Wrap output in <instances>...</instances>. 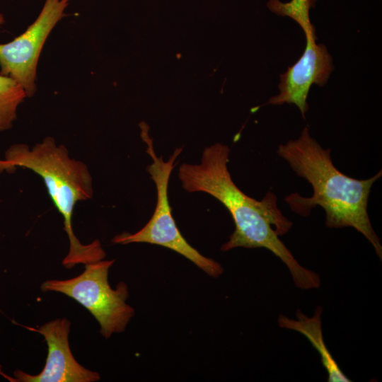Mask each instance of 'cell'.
I'll use <instances>...</instances> for the list:
<instances>
[{
    "label": "cell",
    "mask_w": 382,
    "mask_h": 382,
    "mask_svg": "<svg viewBox=\"0 0 382 382\" xmlns=\"http://www.w3.org/2000/svg\"><path fill=\"white\" fill-rule=\"evenodd\" d=\"M141 136L147 145L146 152L153 162L146 167L147 172L156 187L157 200L153 215L146 225L134 233H123L113 238L112 242L119 244L146 243L170 249L192 262L199 268L212 277L223 272L221 265L202 255L190 245L181 234L170 207L168 187L169 178L175 167V160L181 154L182 148H177L167 161L155 152L153 141L148 134L146 124H140Z\"/></svg>",
    "instance_id": "277c9868"
},
{
    "label": "cell",
    "mask_w": 382,
    "mask_h": 382,
    "mask_svg": "<svg viewBox=\"0 0 382 382\" xmlns=\"http://www.w3.org/2000/svg\"><path fill=\"white\" fill-rule=\"evenodd\" d=\"M70 327V321L62 318L37 328H28L44 337L47 356L43 369L36 375L16 370V382H95L100 379L98 372L85 368L73 356L69 343Z\"/></svg>",
    "instance_id": "ba28073f"
},
{
    "label": "cell",
    "mask_w": 382,
    "mask_h": 382,
    "mask_svg": "<svg viewBox=\"0 0 382 382\" xmlns=\"http://www.w3.org/2000/svg\"><path fill=\"white\" fill-rule=\"evenodd\" d=\"M316 0H290L282 2L280 0H269L267 8L274 13L287 16L296 21L304 33L315 31L310 21L309 12L314 7Z\"/></svg>",
    "instance_id": "8fae6325"
},
{
    "label": "cell",
    "mask_w": 382,
    "mask_h": 382,
    "mask_svg": "<svg viewBox=\"0 0 382 382\" xmlns=\"http://www.w3.org/2000/svg\"><path fill=\"white\" fill-rule=\"evenodd\" d=\"M1 366L0 365V375L7 379L10 382H16V380L15 378L11 377L9 376H7L6 374H4L2 371Z\"/></svg>",
    "instance_id": "7c38bea8"
},
{
    "label": "cell",
    "mask_w": 382,
    "mask_h": 382,
    "mask_svg": "<svg viewBox=\"0 0 382 382\" xmlns=\"http://www.w3.org/2000/svg\"><path fill=\"white\" fill-rule=\"evenodd\" d=\"M26 97L18 82L0 74V132L11 128L17 117L18 107Z\"/></svg>",
    "instance_id": "30bf717a"
},
{
    "label": "cell",
    "mask_w": 382,
    "mask_h": 382,
    "mask_svg": "<svg viewBox=\"0 0 382 382\" xmlns=\"http://www.w3.org/2000/svg\"><path fill=\"white\" fill-rule=\"evenodd\" d=\"M17 167L30 169L40 175L55 207L64 219V229L69 249L62 265L71 269L78 264L102 260L105 252L98 240L81 243L74 233L72 216L76 203L93 197V181L88 167L71 158L64 145H57L54 138L45 137L42 142L29 148L27 144L11 146L0 159V173H12Z\"/></svg>",
    "instance_id": "3957f363"
},
{
    "label": "cell",
    "mask_w": 382,
    "mask_h": 382,
    "mask_svg": "<svg viewBox=\"0 0 382 382\" xmlns=\"http://www.w3.org/2000/svg\"><path fill=\"white\" fill-rule=\"evenodd\" d=\"M322 313L323 308L320 306L316 308L312 317H308L298 310L296 313L297 319L280 315L277 322L279 327L295 330L308 339L320 356L322 364L328 375L329 382L352 381L342 371L325 344L321 326Z\"/></svg>",
    "instance_id": "9c48e42d"
},
{
    "label": "cell",
    "mask_w": 382,
    "mask_h": 382,
    "mask_svg": "<svg viewBox=\"0 0 382 382\" xmlns=\"http://www.w3.org/2000/svg\"><path fill=\"white\" fill-rule=\"evenodd\" d=\"M115 260H100L85 265L79 275L64 280L50 279L41 285L42 291L59 292L85 307L98 322L100 333L108 339L113 333L123 332L134 310L126 303L128 287L120 282L115 289L108 282V271Z\"/></svg>",
    "instance_id": "5b68a950"
},
{
    "label": "cell",
    "mask_w": 382,
    "mask_h": 382,
    "mask_svg": "<svg viewBox=\"0 0 382 382\" xmlns=\"http://www.w3.org/2000/svg\"><path fill=\"white\" fill-rule=\"evenodd\" d=\"M5 22L4 17L2 13H0V25H3Z\"/></svg>",
    "instance_id": "4fadbf2b"
},
{
    "label": "cell",
    "mask_w": 382,
    "mask_h": 382,
    "mask_svg": "<svg viewBox=\"0 0 382 382\" xmlns=\"http://www.w3.org/2000/svg\"><path fill=\"white\" fill-rule=\"evenodd\" d=\"M277 153L313 187L311 197L297 192L286 197L291 209L307 216L313 208L321 207L325 212L328 227L354 228L369 241L381 259L382 246L367 212L371 188L381 176V170L366 180L346 175L333 165L330 149H323L310 135L308 127L303 128L298 139L280 144Z\"/></svg>",
    "instance_id": "7a4b0ae2"
},
{
    "label": "cell",
    "mask_w": 382,
    "mask_h": 382,
    "mask_svg": "<svg viewBox=\"0 0 382 382\" xmlns=\"http://www.w3.org/2000/svg\"><path fill=\"white\" fill-rule=\"evenodd\" d=\"M71 0H45L35 21L20 35L0 43V74L9 76L23 88L27 97L36 91L39 57L50 33L65 16Z\"/></svg>",
    "instance_id": "8992f818"
},
{
    "label": "cell",
    "mask_w": 382,
    "mask_h": 382,
    "mask_svg": "<svg viewBox=\"0 0 382 382\" xmlns=\"http://www.w3.org/2000/svg\"><path fill=\"white\" fill-rule=\"evenodd\" d=\"M229 152L226 145L216 143L204 149L199 163H183L178 170V178L185 191L212 195L231 215L235 230L221 250L266 248L286 265L298 288L318 289L319 275L301 266L279 238L290 230L292 222L278 209L276 196L269 192L258 201L244 194L228 172Z\"/></svg>",
    "instance_id": "6da1fadb"
},
{
    "label": "cell",
    "mask_w": 382,
    "mask_h": 382,
    "mask_svg": "<svg viewBox=\"0 0 382 382\" xmlns=\"http://www.w3.org/2000/svg\"><path fill=\"white\" fill-rule=\"evenodd\" d=\"M304 52L299 60L280 75L279 93L272 97L268 104H294L302 117L308 110L307 97L313 84L323 86L334 69L332 57L326 47L316 43V31L305 33Z\"/></svg>",
    "instance_id": "52a82bcc"
}]
</instances>
